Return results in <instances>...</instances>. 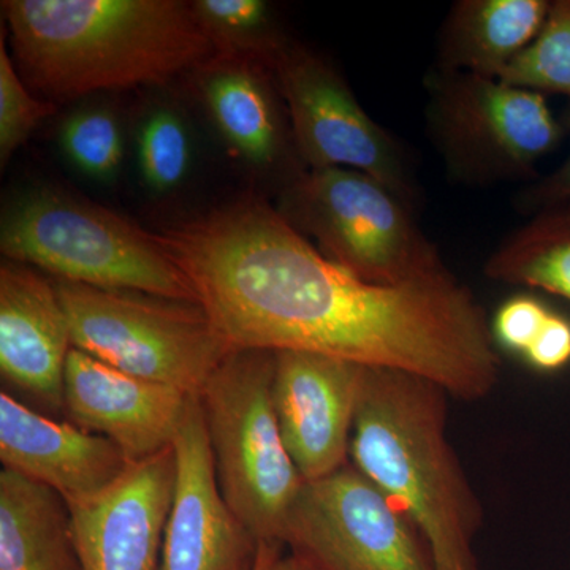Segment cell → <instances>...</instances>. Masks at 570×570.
<instances>
[{"label":"cell","mask_w":570,"mask_h":570,"mask_svg":"<svg viewBox=\"0 0 570 570\" xmlns=\"http://www.w3.org/2000/svg\"><path fill=\"white\" fill-rule=\"evenodd\" d=\"M570 126V111H569ZM570 202V153L564 163L551 171L546 178L531 186L527 193L520 195L521 209L539 213L551 206L569 204Z\"/></svg>","instance_id":"obj_28"},{"label":"cell","mask_w":570,"mask_h":570,"mask_svg":"<svg viewBox=\"0 0 570 570\" xmlns=\"http://www.w3.org/2000/svg\"><path fill=\"white\" fill-rule=\"evenodd\" d=\"M281 543L314 570H434L411 520L351 463L303 483Z\"/></svg>","instance_id":"obj_9"},{"label":"cell","mask_w":570,"mask_h":570,"mask_svg":"<svg viewBox=\"0 0 570 570\" xmlns=\"http://www.w3.org/2000/svg\"><path fill=\"white\" fill-rule=\"evenodd\" d=\"M430 124L450 170L479 183L534 175L562 138L546 96L466 71L439 73Z\"/></svg>","instance_id":"obj_8"},{"label":"cell","mask_w":570,"mask_h":570,"mask_svg":"<svg viewBox=\"0 0 570 570\" xmlns=\"http://www.w3.org/2000/svg\"><path fill=\"white\" fill-rule=\"evenodd\" d=\"M277 213L326 258L370 283L403 284L448 269L412 204L362 171H299L285 184Z\"/></svg>","instance_id":"obj_6"},{"label":"cell","mask_w":570,"mask_h":570,"mask_svg":"<svg viewBox=\"0 0 570 570\" xmlns=\"http://www.w3.org/2000/svg\"><path fill=\"white\" fill-rule=\"evenodd\" d=\"M71 346L132 376L198 396L234 347L200 303L56 281Z\"/></svg>","instance_id":"obj_7"},{"label":"cell","mask_w":570,"mask_h":570,"mask_svg":"<svg viewBox=\"0 0 570 570\" xmlns=\"http://www.w3.org/2000/svg\"><path fill=\"white\" fill-rule=\"evenodd\" d=\"M549 0H461L442 29L441 71L498 78L538 37Z\"/></svg>","instance_id":"obj_18"},{"label":"cell","mask_w":570,"mask_h":570,"mask_svg":"<svg viewBox=\"0 0 570 570\" xmlns=\"http://www.w3.org/2000/svg\"><path fill=\"white\" fill-rule=\"evenodd\" d=\"M279 547L277 543H258L257 554H255L254 564L250 570H265L268 561L275 557L276 551H279Z\"/></svg>","instance_id":"obj_30"},{"label":"cell","mask_w":570,"mask_h":570,"mask_svg":"<svg viewBox=\"0 0 570 570\" xmlns=\"http://www.w3.org/2000/svg\"><path fill=\"white\" fill-rule=\"evenodd\" d=\"M265 570H314L305 561L299 560L295 554L291 557H281L279 551H276L275 557L268 561Z\"/></svg>","instance_id":"obj_29"},{"label":"cell","mask_w":570,"mask_h":570,"mask_svg":"<svg viewBox=\"0 0 570 570\" xmlns=\"http://www.w3.org/2000/svg\"><path fill=\"white\" fill-rule=\"evenodd\" d=\"M56 111V104L40 100L29 92L18 75L13 59L0 41V164H9L45 118Z\"/></svg>","instance_id":"obj_25"},{"label":"cell","mask_w":570,"mask_h":570,"mask_svg":"<svg viewBox=\"0 0 570 570\" xmlns=\"http://www.w3.org/2000/svg\"><path fill=\"white\" fill-rule=\"evenodd\" d=\"M275 363L276 352L234 348L198 396L225 501L258 543L281 546L305 480L277 425Z\"/></svg>","instance_id":"obj_5"},{"label":"cell","mask_w":570,"mask_h":570,"mask_svg":"<svg viewBox=\"0 0 570 570\" xmlns=\"http://www.w3.org/2000/svg\"><path fill=\"white\" fill-rule=\"evenodd\" d=\"M0 250L67 283L198 303L160 236L55 187H36L6 206Z\"/></svg>","instance_id":"obj_4"},{"label":"cell","mask_w":570,"mask_h":570,"mask_svg":"<svg viewBox=\"0 0 570 570\" xmlns=\"http://www.w3.org/2000/svg\"><path fill=\"white\" fill-rule=\"evenodd\" d=\"M175 479L170 448L130 464L97 497L70 504L82 570H159Z\"/></svg>","instance_id":"obj_13"},{"label":"cell","mask_w":570,"mask_h":570,"mask_svg":"<svg viewBox=\"0 0 570 570\" xmlns=\"http://www.w3.org/2000/svg\"><path fill=\"white\" fill-rule=\"evenodd\" d=\"M186 122L171 107H157L142 119L137 137L138 167L153 193L167 194L189 174L193 149Z\"/></svg>","instance_id":"obj_23"},{"label":"cell","mask_w":570,"mask_h":570,"mask_svg":"<svg viewBox=\"0 0 570 570\" xmlns=\"http://www.w3.org/2000/svg\"><path fill=\"white\" fill-rule=\"evenodd\" d=\"M193 395L71 348L63 407L75 425L118 445L130 464L174 448Z\"/></svg>","instance_id":"obj_14"},{"label":"cell","mask_w":570,"mask_h":570,"mask_svg":"<svg viewBox=\"0 0 570 570\" xmlns=\"http://www.w3.org/2000/svg\"><path fill=\"white\" fill-rule=\"evenodd\" d=\"M234 348L302 351L403 371L479 401L501 374L491 322L449 269L376 284L326 258L257 198L163 235Z\"/></svg>","instance_id":"obj_1"},{"label":"cell","mask_w":570,"mask_h":570,"mask_svg":"<svg viewBox=\"0 0 570 570\" xmlns=\"http://www.w3.org/2000/svg\"><path fill=\"white\" fill-rule=\"evenodd\" d=\"M71 335L55 283L32 266L0 268V373L48 407L63 406Z\"/></svg>","instance_id":"obj_16"},{"label":"cell","mask_w":570,"mask_h":570,"mask_svg":"<svg viewBox=\"0 0 570 570\" xmlns=\"http://www.w3.org/2000/svg\"><path fill=\"white\" fill-rule=\"evenodd\" d=\"M176 479L159 570H250L258 542L225 501L200 396L174 442Z\"/></svg>","instance_id":"obj_11"},{"label":"cell","mask_w":570,"mask_h":570,"mask_svg":"<svg viewBox=\"0 0 570 570\" xmlns=\"http://www.w3.org/2000/svg\"><path fill=\"white\" fill-rule=\"evenodd\" d=\"M59 141L67 159L81 174L110 181L124 157V134L116 112L92 105L71 112L63 121Z\"/></svg>","instance_id":"obj_24"},{"label":"cell","mask_w":570,"mask_h":570,"mask_svg":"<svg viewBox=\"0 0 570 570\" xmlns=\"http://www.w3.org/2000/svg\"><path fill=\"white\" fill-rule=\"evenodd\" d=\"M499 80L570 100V0H553L538 37L499 73Z\"/></svg>","instance_id":"obj_22"},{"label":"cell","mask_w":570,"mask_h":570,"mask_svg":"<svg viewBox=\"0 0 570 570\" xmlns=\"http://www.w3.org/2000/svg\"><path fill=\"white\" fill-rule=\"evenodd\" d=\"M261 62L216 58L202 75L213 122L247 165L269 170L284 160L288 138L275 89Z\"/></svg>","instance_id":"obj_17"},{"label":"cell","mask_w":570,"mask_h":570,"mask_svg":"<svg viewBox=\"0 0 570 570\" xmlns=\"http://www.w3.org/2000/svg\"><path fill=\"white\" fill-rule=\"evenodd\" d=\"M363 370L335 356L276 352L273 407L285 449L305 482L348 464Z\"/></svg>","instance_id":"obj_12"},{"label":"cell","mask_w":570,"mask_h":570,"mask_svg":"<svg viewBox=\"0 0 570 570\" xmlns=\"http://www.w3.org/2000/svg\"><path fill=\"white\" fill-rule=\"evenodd\" d=\"M269 69L287 105L295 151L309 170L348 168L373 176L412 204L415 184L395 138L358 104L324 59L287 45Z\"/></svg>","instance_id":"obj_10"},{"label":"cell","mask_w":570,"mask_h":570,"mask_svg":"<svg viewBox=\"0 0 570 570\" xmlns=\"http://www.w3.org/2000/svg\"><path fill=\"white\" fill-rule=\"evenodd\" d=\"M190 9L217 58L261 62L266 69L287 41L264 0H193Z\"/></svg>","instance_id":"obj_21"},{"label":"cell","mask_w":570,"mask_h":570,"mask_svg":"<svg viewBox=\"0 0 570 570\" xmlns=\"http://www.w3.org/2000/svg\"><path fill=\"white\" fill-rule=\"evenodd\" d=\"M485 275L570 302V202L535 213L490 255Z\"/></svg>","instance_id":"obj_20"},{"label":"cell","mask_w":570,"mask_h":570,"mask_svg":"<svg viewBox=\"0 0 570 570\" xmlns=\"http://www.w3.org/2000/svg\"><path fill=\"white\" fill-rule=\"evenodd\" d=\"M0 461L69 505L110 489L130 466L110 439L43 417L7 392L0 393Z\"/></svg>","instance_id":"obj_15"},{"label":"cell","mask_w":570,"mask_h":570,"mask_svg":"<svg viewBox=\"0 0 570 570\" xmlns=\"http://www.w3.org/2000/svg\"><path fill=\"white\" fill-rule=\"evenodd\" d=\"M546 303L528 295L508 299L491 318L494 344L510 354L524 355L550 317Z\"/></svg>","instance_id":"obj_26"},{"label":"cell","mask_w":570,"mask_h":570,"mask_svg":"<svg viewBox=\"0 0 570 570\" xmlns=\"http://www.w3.org/2000/svg\"><path fill=\"white\" fill-rule=\"evenodd\" d=\"M2 7L24 82L51 104L160 85L217 58L181 0H9Z\"/></svg>","instance_id":"obj_2"},{"label":"cell","mask_w":570,"mask_h":570,"mask_svg":"<svg viewBox=\"0 0 570 570\" xmlns=\"http://www.w3.org/2000/svg\"><path fill=\"white\" fill-rule=\"evenodd\" d=\"M0 570H82L69 504L18 472H0Z\"/></svg>","instance_id":"obj_19"},{"label":"cell","mask_w":570,"mask_h":570,"mask_svg":"<svg viewBox=\"0 0 570 570\" xmlns=\"http://www.w3.org/2000/svg\"><path fill=\"white\" fill-rule=\"evenodd\" d=\"M449 397L425 377L365 366L348 460L411 520L434 570H478L482 505L448 438Z\"/></svg>","instance_id":"obj_3"},{"label":"cell","mask_w":570,"mask_h":570,"mask_svg":"<svg viewBox=\"0 0 570 570\" xmlns=\"http://www.w3.org/2000/svg\"><path fill=\"white\" fill-rule=\"evenodd\" d=\"M539 373H557L570 365V321L551 311L534 343L521 356Z\"/></svg>","instance_id":"obj_27"}]
</instances>
